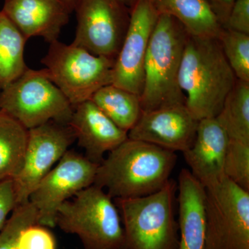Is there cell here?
Returning <instances> with one entry per match:
<instances>
[{
  "mask_svg": "<svg viewBox=\"0 0 249 249\" xmlns=\"http://www.w3.org/2000/svg\"><path fill=\"white\" fill-rule=\"evenodd\" d=\"M177 158L175 152L128 138L98 165L93 185L113 199L150 196L169 181Z\"/></svg>",
  "mask_w": 249,
  "mask_h": 249,
  "instance_id": "obj_1",
  "label": "cell"
},
{
  "mask_svg": "<svg viewBox=\"0 0 249 249\" xmlns=\"http://www.w3.org/2000/svg\"><path fill=\"white\" fill-rule=\"evenodd\" d=\"M237 80L217 37H188L178 84L198 121L217 117Z\"/></svg>",
  "mask_w": 249,
  "mask_h": 249,
  "instance_id": "obj_2",
  "label": "cell"
},
{
  "mask_svg": "<svg viewBox=\"0 0 249 249\" xmlns=\"http://www.w3.org/2000/svg\"><path fill=\"white\" fill-rule=\"evenodd\" d=\"M189 36L175 18L160 15L145 56L140 96L142 111L186 104V96L178 84V74Z\"/></svg>",
  "mask_w": 249,
  "mask_h": 249,
  "instance_id": "obj_3",
  "label": "cell"
},
{
  "mask_svg": "<svg viewBox=\"0 0 249 249\" xmlns=\"http://www.w3.org/2000/svg\"><path fill=\"white\" fill-rule=\"evenodd\" d=\"M64 202L56 226L78 236L85 249H127L120 213L103 188L91 185Z\"/></svg>",
  "mask_w": 249,
  "mask_h": 249,
  "instance_id": "obj_4",
  "label": "cell"
},
{
  "mask_svg": "<svg viewBox=\"0 0 249 249\" xmlns=\"http://www.w3.org/2000/svg\"><path fill=\"white\" fill-rule=\"evenodd\" d=\"M173 179L150 196L114 199L120 213L127 249H178V228Z\"/></svg>",
  "mask_w": 249,
  "mask_h": 249,
  "instance_id": "obj_5",
  "label": "cell"
},
{
  "mask_svg": "<svg viewBox=\"0 0 249 249\" xmlns=\"http://www.w3.org/2000/svg\"><path fill=\"white\" fill-rule=\"evenodd\" d=\"M73 107L44 69L27 71L0 91V111L26 129L49 122L68 124Z\"/></svg>",
  "mask_w": 249,
  "mask_h": 249,
  "instance_id": "obj_6",
  "label": "cell"
},
{
  "mask_svg": "<svg viewBox=\"0 0 249 249\" xmlns=\"http://www.w3.org/2000/svg\"><path fill=\"white\" fill-rule=\"evenodd\" d=\"M115 60L56 40L50 44L41 62L49 79L74 107L89 101L100 88L111 84Z\"/></svg>",
  "mask_w": 249,
  "mask_h": 249,
  "instance_id": "obj_7",
  "label": "cell"
},
{
  "mask_svg": "<svg viewBox=\"0 0 249 249\" xmlns=\"http://www.w3.org/2000/svg\"><path fill=\"white\" fill-rule=\"evenodd\" d=\"M205 191L204 249H249V191L227 178Z\"/></svg>",
  "mask_w": 249,
  "mask_h": 249,
  "instance_id": "obj_8",
  "label": "cell"
},
{
  "mask_svg": "<svg viewBox=\"0 0 249 249\" xmlns=\"http://www.w3.org/2000/svg\"><path fill=\"white\" fill-rule=\"evenodd\" d=\"M73 45L96 55L116 58L130 21V9L121 0H78Z\"/></svg>",
  "mask_w": 249,
  "mask_h": 249,
  "instance_id": "obj_9",
  "label": "cell"
},
{
  "mask_svg": "<svg viewBox=\"0 0 249 249\" xmlns=\"http://www.w3.org/2000/svg\"><path fill=\"white\" fill-rule=\"evenodd\" d=\"M98 165L85 156L68 150L29 196V201L37 211V224L56 227L60 206L93 184Z\"/></svg>",
  "mask_w": 249,
  "mask_h": 249,
  "instance_id": "obj_10",
  "label": "cell"
},
{
  "mask_svg": "<svg viewBox=\"0 0 249 249\" xmlns=\"http://www.w3.org/2000/svg\"><path fill=\"white\" fill-rule=\"evenodd\" d=\"M75 140L74 133L69 124L49 122L28 130L22 167L14 178L18 205L29 201L31 192Z\"/></svg>",
  "mask_w": 249,
  "mask_h": 249,
  "instance_id": "obj_11",
  "label": "cell"
},
{
  "mask_svg": "<svg viewBox=\"0 0 249 249\" xmlns=\"http://www.w3.org/2000/svg\"><path fill=\"white\" fill-rule=\"evenodd\" d=\"M130 11L128 29L116 58L111 84L140 96L147 47L160 15L149 0H137Z\"/></svg>",
  "mask_w": 249,
  "mask_h": 249,
  "instance_id": "obj_12",
  "label": "cell"
},
{
  "mask_svg": "<svg viewBox=\"0 0 249 249\" xmlns=\"http://www.w3.org/2000/svg\"><path fill=\"white\" fill-rule=\"evenodd\" d=\"M199 121L186 104H175L142 111L128 138L150 142L174 152H185L196 139Z\"/></svg>",
  "mask_w": 249,
  "mask_h": 249,
  "instance_id": "obj_13",
  "label": "cell"
},
{
  "mask_svg": "<svg viewBox=\"0 0 249 249\" xmlns=\"http://www.w3.org/2000/svg\"><path fill=\"white\" fill-rule=\"evenodd\" d=\"M85 157L101 164L105 155L128 139L127 132L119 128L91 101L73 107L68 124Z\"/></svg>",
  "mask_w": 249,
  "mask_h": 249,
  "instance_id": "obj_14",
  "label": "cell"
},
{
  "mask_svg": "<svg viewBox=\"0 0 249 249\" xmlns=\"http://www.w3.org/2000/svg\"><path fill=\"white\" fill-rule=\"evenodd\" d=\"M228 142L229 137L217 118L199 121L194 142L183 154L190 172L204 188L226 178L224 163Z\"/></svg>",
  "mask_w": 249,
  "mask_h": 249,
  "instance_id": "obj_15",
  "label": "cell"
},
{
  "mask_svg": "<svg viewBox=\"0 0 249 249\" xmlns=\"http://www.w3.org/2000/svg\"><path fill=\"white\" fill-rule=\"evenodd\" d=\"M27 40L42 37L58 40L71 11L62 0H5L1 10Z\"/></svg>",
  "mask_w": 249,
  "mask_h": 249,
  "instance_id": "obj_16",
  "label": "cell"
},
{
  "mask_svg": "<svg viewBox=\"0 0 249 249\" xmlns=\"http://www.w3.org/2000/svg\"><path fill=\"white\" fill-rule=\"evenodd\" d=\"M178 249H204L206 191L188 169L178 178Z\"/></svg>",
  "mask_w": 249,
  "mask_h": 249,
  "instance_id": "obj_17",
  "label": "cell"
},
{
  "mask_svg": "<svg viewBox=\"0 0 249 249\" xmlns=\"http://www.w3.org/2000/svg\"><path fill=\"white\" fill-rule=\"evenodd\" d=\"M159 15L171 16L193 37H218L222 24L206 0H149Z\"/></svg>",
  "mask_w": 249,
  "mask_h": 249,
  "instance_id": "obj_18",
  "label": "cell"
},
{
  "mask_svg": "<svg viewBox=\"0 0 249 249\" xmlns=\"http://www.w3.org/2000/svg\"><path fill=\"white\" fill-rule=\"evenodd\" d=\"M90 100L119 128L127 133L142 114L140 96L114 85L100 88Z\"/></svg>",
  "mask_w": 249,
  "mask_h": 249,
  "instance_id": "obj_19",
  "label": "cell"
},
{
  "mask_svg": "<svg viewBox=\"0 0 249 249\" xmlns=\"http://www.w3.org/2000/svg\"><path fill=\"white\" fill-rule=\"evenodd\" d=\"M27 39L0 11V91L22 76L29 67L24 60Z\"/></svg>",
  "mask_w": 249,
  "mask_h": 249,
  "instance_id": "obj_20",
  "label": "cell"
},
{
  "mask_svg": "<svg viewBox=\"0 0 249 249\" xmlns=\"http://www.w3.org/2000/svg\"><path fill=\"white\" fill-rule=\"evenodd\" d=\"M28 129L0 111V181L14 179L22 168Z\"/></svg>",
  "mask_w": 249,
  "mask_h": 249,
  "instance_id": "obj_21",
  "label": "cell"
},
{
  "mask_svg": "<svg viewBox=\"0 0 249 249\" xmlns=\"http://www.w3.org/2000/svg\"><path fill=\"white\" fill-rule=\"evenodd\" d=\"M216 118L229 139L249 143V82L237 80Z\"/></svg>",
  "mask_w": 249,
  "mask_h": 249,
  "instance_id": "obj_22",
  "label": "cell"
},
{
  "mask_svg": "<svg viewBox=\"0 0 249 249\" xmlns=\"http://www.w3.org/2000/svg\"><path fill=\"white\" fill-rule=\"evenodd\" d=\"M217 38L237 79L249 82V34L224 28Z\"/></svg>",
  "mask_w": 249,
  "mask_h": 249,
  "instance_id": "obj_23",
  "label": "cell"
},
{
  "mask_svg": "<svg viewBox=\"0 0 249 249\" xmlns=\"http://www.w3.org/2000/svg\"><path fill=\"white\" fill-rule=\"evenodd\" d=\"M224 173L228 179L249 191V143L229 139Z\"/></svg>",
  "mask_w": 249,
  "mask_h": 249,
  "instance_id": "obj_24",
  "label": "cell"
},
{
  "mask_svg": "<svg viewBox=\"0 0 249 249\" xmlns=\"http://www.w3.org/2000/svg\"><path fill=\"white\" fill-rule=\"evenodd\" d=\"M36 224L37 211L30 201L18 204L0 231V249H18V237L20 232Z\"/></svg>",
  "mask_w": 249,
  "mask_h": 249,
  "instance_id": "obj_25",
  "label": "cell"
},
{
  "mask_svg": "<svg viewBox=\"0 0 249 249\" xmlns=\"http://www.w3.org/2000/svg\"><path fill=\"white\" fill-rule=\"evenodd\" d=\"M18 249H55L52 232L45 227L34 224L22 231L18 241Z\"/></svg>",
  "mask_w": 249,
  "mask_h": 249,
  "instance_id": "obj_26",
  "label": "cell"
},
{
  "mask_svg": "<svg viewBox=\"0 0 249 249\" xmlns=\"http://www.w3.org/2000/svg\"><path fill=\"white\" fill-rule=\"evenodd\" d=\"M17 206L14 179L0 181V231Z\"/></svg>",
  "mask_w": 249,
  "mask_h": 249,
  "instance_id": "obj_27",
  "label": "cell"
},
{
  "mask_svg": "<svg viewBox=\"0 0 249 249\" xmlns=\"http://www.w3.org/2000/svg\"><path fill=\"white\" fill-rule=\"evenodd\" d=\"M224 28L249 34V0L234 1Z\"/></svg>",
  "mask_w": 249,
  "mask_h": 249,
  "instance_id": "obj_28",
  "label": "cell"
},
{
  "mask_svg": "<svg viewBox=\"0 0 249 249\" xmlns=\"http://www.w3.org/2000/svg\"><path fill=\"white\" fill-rule=\"evenodd\" d=\"M235 0H206L224 28Z\"/></svg>",
  "mask_w": 249,
  "mask_h": 249,
  "instance_id": "obj_29",
  "label": "cell"
},
{
  "mask_svg": "<svg viewBox=\"0 0 249 249\" xmlns=\"http://www.w3.org/2000/svg\"><path fill=\"white\" fill-rule=\"evenodd\" d=\"M62 1L67 4L69 9H70V11L72 12V11H74L75 6H76L78 0H62Z\"/></svg>",
  "mask_w": 249,
  "mask_h": 249,
  "instance_id": "obj_30",
  "label": "cell"
},
{
  "mask_svg": "<svg viewBox=\"0 0 249 249\" xmlns=\"http://www.w3.org/2000/svg\"><path fill=\"white\" fill-rule=\"evenodd\" d=\"M124 5L127 6L129 9L133 7L134 5L137 2V0H121Z\"/></svg>",
  "mask_w": 249,
  "mask_h": 249,
  "instance_id": "obj_31",
  "label": "cell"
}]
</instances>
